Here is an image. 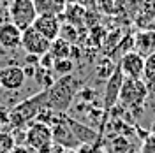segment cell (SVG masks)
I'll use <instances>...</instances> for the list:
<instances>
[{
	"label": "cell",
	"mask_w": 155,
	"mask_h": 153,
	"mask_svg": "<svg viewBox=\"0 0 155 153\" xmlns=\"http://www.w3.org/2000/svg\"><path fill=\"white\" fill-rule=\"evenodd\" d=\"M79 86L81 81H78L72 74L62 76L49 88H46V107L55 113H65L78 95Z\"/></svg>",
	"instance_id": "6da1fadb"
},
{
	"label": "cell",
	"mask_w": 155,
	"mask_h": 153,
	"mask_svg": "<svg viewBox=\"0 0 155 153\" xmlns=\"http://www.w3.org/2000/svg\"><path fill=\"white\" fill-rule=\"evenodd\" d=\"M148 97V86L143 79H124L118 102L124 106L125 109H130L132 113L141 111Z\"/></svg>",
	"instance_id": "7a4b0ae2"
},
{
	"label": "cell",
	"mask_w": 155,
	"mask_h": 153,
	"mask_svg": "<svg viewBox=\"0 0 155 153\" xmlns=\"http://www.w3.org/2000/svg\"><path fill=\"white\" fill-rule=\"evenodd\" d=\"M42 107H46V90L39 92L37 95L30 97V99L23 100V102H19L9 115L11 125L18 127V129L23 127V125H27L28 122L35 120V116L39 115V111Z\"/></svg>",
	"instance_id": "3957f363"
},
{
	"label": "cell",
	"mask_w": 155,
	"mask_h": 153,
	"mask_svg": "<svg viewBox=\"0 0 155 153\" xmlns=\"http://www.w3.org/2000/svg\"><path fill=\"white\" fill-rule=\"evenodd\" d=\"M25 143L30 151L35 153H48L53 146V137H51V129L49 125L34 122L25 132Z\"/></svg>",
	"instance_id": "277c9868"
},
{
	"label": "cell",
	"mask_w": 155,
	"mask_h": 153,
	"mask_svg": "<svg viewBox=\"0 0 155 153\" xmlns=\"http://www.w3.org/2000/svg\"><path fill=\"white\" fill-rule=\"evenodd\" d=\"M11 23L16 25L21 32L32 27V23L37 18V12L34 7V0H12L9 5Z\"/></svg>",
	"instance_id": "5b68a950"
},
{
	"label": "cell",
	"mask_w": 155,
	"mask_h": 153,
	"mask_svg": "<svg viewBox=\"0 0 155 153\" xmlns=\"http://www.w3.org/2000/svg\"><path fill=\"white\" fill-rule=\"evenodd\" d=\"M64 116H65V113H60L58 118H57V122L53 125H49L53 143L60 144V146L65 148V150H76V148L81 146V143L76 139V135L72 134V130H71V127L67 125V122H65Z\"/></svg>",
	"instance_id": "8992f818"
},
{
	"label": "cell",
	"mask_w": 155,
	"mask_h": 153,
	"mask_svg": "<svg viewBox=\"0 0 155 153\" xmlns=\"http://www.w3.org/2000/svg\"><path fill=\"white\" fill-rule=\"evenodd\" d=\"M118 69L122 70L124 77L127 79H143L145 76V58L139 53H136L134 49L127 51L122 55L118 62Z\"/></svg>",
	"instance_id": "52a82bcc"
},
{
	"label": "cell",
	"mask_w": 155,
	"mask_h": 153,
	"mask_svg": "<svg viewBox=\"0 0 155 153\" xmlns=\"http://www.w3.org/2000/svg\"><path fill=\"white\" fill-rule=\"evenodd\" d=\"M49 42L46 37H42L37 30L32 27L21 32V46L19 48L25 49L27 55H35V57H42L49 51Z\"/></svg>",
	"instance_id": "ba28073f"
},
{
	"label": "cell",
	"mask_w": 155,
	"mask_h": 153,
	"mask_svg": "<svg viewBox=\"0 0 155 153\" xmlns=\"http://www.w3.org/2000/svg\"><path fill=\"white\" fill-rule=\"evenodd\" d=\"M60 27H62V21L60 16H51V14H37L35 21L32 23V28L37 30L42 37H46L51 42L58 39L60 35Z\"/></svg>",
	"instance_id": "9c48e42d"
},
{
	"label": "cell",
	"mask_w": 155,
	"mask_h": 153,
	"mask_svg": "<svg viewBox=\"0 0 155 153\" xmlns=\"http://www.w3.org/2000/svg\"><path fill=\"white\" fill-rule=\"evenodd\" d=\"M124 74H122V70L116 69L111 72V76L106 79V92H104V113L107 111H111L115 104L118 102V95H120V88H122V83H124Z\"/></svg>",
	"instance_id": "30bf717a"
},
{
	"label": "cell",
	"mask_w": 155,
	"mask_h": 153,
	"mask_svg": "<svg viewBox=\"0 0 155 153\" xmlns=\"http://www.w3.org/2000/svg\"><path fill=\"white\" fill-rule=\"evenodd\" d=\"M25 81H27V77H25L23 67H19V65H4L0 69V88L14 92L25 85Z\"/></svg>",
	"instance_id": "8fae6325"
},
{
	"label": "cell",
	"mask_w": 155,
	"mask_h": 153,
	"mask_svg": "<svg viewBox=\"0 0 155 153\" xmlns=\"http://www.w3.org/2000/svg\"><path fill=\"white\" fill-rule=\"evenodd\" d=\"M132 49L136 53H139L143 58L155 55V30H141L132 41Z\"/></svg>",
	"instance_id": "7c38bea8"
},
{
	"label": "cell",
	"mask_w": 155,
	"mask_h": 153,
	"mask_svg": "<svg viewBox=\"0 0 155 153\" xmlns=\"http://www.w3.org/2000/svg\"><path fill=\"white\" fill-rule=\"evenodd\" d=\"M21 46V30L11 21L0 23V48L16 49Z\"/></svg>",
	"instance_id": "4fadbf2b"
},
{
	"label": "cell",
	"mask_w": 155,
	"mask_h": 153,
	"mask_svg": "<svg viewBox=\"0 0 155 153\" xmlns=\"http://www.w3.org/2000/svg\"><path fill=\"white\" fill-rule=\"evenodd\" d=\"M65 118V122H67V125L71 127V130H72V134L76 135V139L79 141V143L83 144H94L97 141V132L94 130V129H90V127H87V125L79 123V122H76V120H72V118H69L67 115L64 116Z\"/></svg>",
	"instance_id": "5bb4252c"
},
{
	"label": "cell",
	"mask_w": 155,
	"mask_h": 153,
	"mask_svg": "<svg viewBox=\"0 0 155 153\" xmlns=\"http://www.w3.org/2000/svg\"><path fill=\"white\" fill-rule=\"evenodd\" d=\"M34 7L37 14L62 16L67 9V2L65 0H34Z\"/></svg>",
	"instance_id": "9a60e30c"
},
{
	"label": "cell",
	"mask_w": 155,
	"mask_h": 153,
	"mask_svg": "<svg viewBox=\"0 0 155 153\" xmlns=\"http://www.w3.org/2000/svg\"><path fill=\"white\" fill-rule=\"evenodd\" d=\"M106 150L107 153H130L132 143L125 134H118L106 143Z\"/></svg>",
	"instance_id": "2e32d148"
},
{
	"label": "cell",
	"mask_w": 155,
	"mask_h": 153,
	"mask_svg": "<svg viewBox=\"0 0 155 153\" xmlns=\"http://www.w3.org/2000/svg\"><path fill=\"white\" fill-rule=\"evenodd\" d=\"M71 48H72V44H69L67 41L58 37L55 41H51V44H49V55L55 58V60L71 58Z\"/></svg>",
	"instance_id": "e0dca14e"
},
{
	"label": "cell",
	"mask_w": 155,
	"mask_h": 153,
	"mask_svg": "<svg viewBox=\"0 0 155 153\" xmlns=\"http://www.w3.org/2000/svg\"><path fill=\"white\" fill-rule=\"evenodd\" d=\"M51 70L57 72L60 77L62 76H69V74L74 70V60H71V58H60V60H55Z\"/></svg>",
	"instance_id": "ac0fdd59"
},
{
	"label": "cell",
	"mask_w": 155,
	"mask_h": 153,
	"mask_svg": "<svg viewBox=\"0 0 155 153\" xmlns=\"http://www.w3.org/2000/svg\"><path fill=\"white\" fill-rule=\"evenodd\" d=\"M60 39H64V41H67L69 44H74L78 41V27L74 25H71V23H65V25H62L60 27Z\"/></svg>",
	"instance_id": "d6986e66"
},
{
	"label": "cell",
	"mask_w": 155,
	"mask_h": 153,
	"mask_svg": "<svg viewBox=\"0 0 155 153\" xmlns=\"http://www.w3.org/2000/svg\"><path fill=\"white\" fill-rule=\"evenodd\" d=\"M141 14L145 21H152L155 18V0H141Z\"/></svg>",
	"instance_id": "ffe728a7"
},
{
	"label": "cell",
	"mask_w": 155,
	"mask_h": 153,
	"mask_svg": "<svg viewBox=\"0 0 155 153\" xmlns=\"http://www.w3.org/2000/svg\"><path fill=\"white\" fill-rule=\"evenodd\" d=\"M14 139L12 135L7 132H0V153H11V150L14 148Z\"/></svg>",
	"instance_id": "44dd1931"
},
{
	"label": "cell",
	"mask_w": 155,
	"mask_h": 153,
	"mask_svg": "<svg viewBox=\"0 0 155 153\" xmlns=\"http://www.w3.org/2000/svg\"><path fill=\"white\" fill-rule=\"evenodd\" d=\"M141 153H155V134H148L143 139Z\"/></svg>",
	"instance_id": "7402d4cb"
},
{
	"label": "cell",
	"mask_w": 155,
	"mask_h": 153,
	"mask_svg": "<svg viewBox=\"0 0 155 153\" xmlns=\"http://www.w3.org/2000/svg\"><path fill=\"white\" fill-rule=\"evenodd\" d=\"M11 153H32V151H30L27 146H21V144H18V146H14V148L11 150Z\"/></svg>",
	"instance_id": "603a6c76"
},
{
	"label": "cell",
	"mask_w": 155,
	"mask_h": 153,
	"mask_svg": "<svg viewBox=\"0 0 155 153\" xmlns=\"http://www.w3.org/2000/svg\"><path fill=\"white\" fill-rule=\"evenodd\" d=\"M113 2H115L116 5H120V4H122V5H127V2H129V0H113Z\"/></svg>",
	"instance_id": "cb8c5ba5"
},
{
	"label": "cell",
	"mask_w": 155,
	"mask_h": 153,
	"mask_svg": "<svg viewBox=\"0 0 155 153\" xmlns=\"http://www.w3.org/2000/svg\"><path fill=\"white\" fill-rule=\"evenodd\" d=\"M11 2L12 0H0V4H4V5H11Z\"/></svg>",
	"instance_id": "d4e9b609"
},
{
	"label": "cell",
	"mask_w": 155,
	"mask_h": 153,
	"mask_svg": "<svg viewBox=\"0 0 155 153\" xmlns=\"http://www.w3.org/2000/svg\"><path fill=\"white\" fill-rule=\"evenodd\" d=\"M65 2H67V4H78L79 0H65Z\"/></svg>",
	"instance_id": "484cf974"
}]
</instances>
